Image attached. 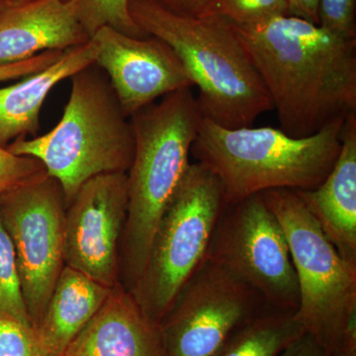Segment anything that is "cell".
I'll use <instances>...</instances> for the list:
<instances>
[{
	"instance_id": "16",
	"label": "cell",
	"mask_w": 356,
	"mask_h": 356,
	"mask_svg": "<svg viewBox=\"0 0 356 356\" xmlns=\"http://www.w3.org/2000/svg\"><path fill=\"white\" fill-rule=\"evenodd\" d=\"M96 57L97 47L90 39L65 51L50 67L0 88V146L6 147L21 138L36 136L42 107L51 89L84 67L95 65Z\"/></svg>"
},
{
	"instance_id": "4",
	"label": "cell",
	"mask_w": 356,
	"mask_h": 356,
	"mask_svg": "<svg viewBox=\"0 0 356 356\" xmlns=\"http://www.w3.org/2000/svg\"><path fill=\"white\" fill-rule=\"evenodd\" d=\"M346 118L304 138L280 128H225L203 118L191 154L221 182L226 207L275 189L312 191L336 163Z\"/></svg>"
},
{
	"instance_id": "21",
	"label": "cell",
	"mask_w": 356,
	"mask_h": 356,
	"mask_svg": "<svg viewBox=\"0 0 356 356\" xmlns=\"http://www.w3.org/2000/svg\"><path fill=\"white\" fill-rule=\"evenodd\" d=\"M203 14L218 16L233 26L254 24L289 15L286 0H211Z\"/></svg>"
},
{
	"instance_id": "1",
	"label": "cell",
	"mask_w": 356,
	"mask_h": 356,
	"mask_svg": "<svg viewBox=\"0 0 356 356\" xmlns=\"http://www.w3.org/2000/svg\"><path fill=\"white\" fill-rule=\"evenodd\" d=\"M231 26L266 86L281 131L309 137L356 112V39L292 15Z\"/></svg>"
},
{
	"instance_id": "26",
	"label": "cell",
	"mask_w": 356,
	"mask_h": 356,
	"mask_svg": "<svg viewBox=\"0 0 356 356\" xmlns=\"http://www.w3.org/2000/svg\"><path fill=\"white\" fill-rule=\"evenodd\" d=\"M280 356H334L310 334L304 332Z\"/></svg>"
},
{
	"instance_id": "7",
	"label": "cell",
	"mask_w": 356,
	"mask_h": 356,
	"mask_svg": "<svg viewBox=\"0 0 356 356\" xmlns=\"http://www.w3.org/2000/svg\"><path fill=\"white\" fill-rule=\"evenodd\" d=\"M225 209L216 175L202 163H191L154 232L144 273L130 291L156 324L207 257Z\"/></svg>"
},
{
	"instance_id": "31",
	"label": "cell",
	"mask_w": 356,
	"mask_h": 356,
	"mask_svg": "<svg viewBox=\"0 0 356 356\" xmlns=\"http://www.w3.org/2000/svg\"><path fill=\"white\" fill-rule=\"evenodd\" d=\"M8 1H10V2H18V1H22V0H8Z\"/></svg>"
},
{
	"instance_id": "14",
	"label": "cell",
	"mask_w": 356,
	"mask_h": 356,
	"mask_svg": "<svg viewBox=\"0 0 356 356\" xmlns=\"http://www.w3.org/2000/svg\"><path fill=\"white\" fill-rule=\"evenodd\" d=\"M60 356H165L159 325L119 283Z\"/></svg>"
},
{
	"instance_id": "3",
	"label": "cell",
	"mask_w": 356,
	"mask_h": 356,
	"mask_svg": "<svg viewBox=\"0 0 356 356\" xmlns=\"http://www.w3.org/2000/svg\"><path fill=\"white\" fill-rule=\"evenodd\" d=\"M191 88L163 96L130 117L135 152L120 243L122 285L128 291L144 273L156 227L191 163L203 119Z\"/></svg>"
},
{
	"instance_id": "30",
	"label": "cell",
	"mask_w": 356,
	"mask_h": 356,
	"mask_svg": "<svg viewBox=\"0 0 356 356\" xmlns=\"http://www.w3.org/2000/svg\"><path fill=\"white\" fill-rule=\"evenodd\" d=\"M8 2V0H0V13H1L2 9L7 6Z\"/></svg>"
},
{
	"instance_id": "23",
	"label": "cell",
	"mask_w": 356,
	"mask_h": 356,
	"mask_svg": "<svg viewBox=\"0 0 356 356\" xmlns=\"http://www.w3.org/2000/svg\"><path fill=\"white\" fill-rule=\"evenodd\" d=\"M0 356H48L34 327L0 318Z\"/></svg>"
},
{
	"instance_id": "24",
	"label": "cell",
	"mask_w": 356,
	"mask_h": 356,
	"mask_svg": "<svg viewBox=\"0 0 356 356\" xmlns=\"http://www.w3.org/2000/svg\"><path fill=\"white\" fill-rule=\"evenodd\" d=\"M318 16L325 29L356 39V0H318Z\"/></svg>"
},
{
	"instance_id": "6",
	"label": "cell",
	"mask_w": 356,
	"mask_h": 356,
	"mask_svg": "<svg viewBox=\"0 0 356 356\" xmlns=\"http://www.w3.org/2000/svg\"><path fill=\"white\" fill-rule=\"evenodd\" d=\"M262 195L291 252L299 288L295 318L332 355L356 350V264L339 254L296 191L275 189Z\"/></svg>"
},
{
	"instance_id": "5",
	"label": "cell",
	"mask_w": 356,
	"mask_h": 356,
	"mask_svg": "<svg viewBox=\"0 0 356 356\" xmlns=\"http://www.w3.org/2000/svg\"><path fill=\"white\" fill-rule=\"evenodd\" d=\"M70 79L69 100L57 125L6 147L17 156L38 159L62 186L67 207L91 178L127 173L135 152L132 123L105 72L95 64Z\"/></svg>"
},
{
	"instance_id": "28",
	"label": "cell",
	"mask_w": 356,
	"mask_h": 356,
	"mask_svg": "<svg viewBox=\"0 0 356 356\" xmlns=\"http://www.w3.org/2000/svg\"><path fill=\"white\" fill-rule=\"evenodd\" d=\"M289 15L296 16L318 25V0H286Z\"/></svg>"
},
{
	"instance_id": "2",
	"label": "cell",
	"mask_w": 356,
	"mask_h": 356,
	"mask_svg": "<svg viewBox=\"0 0 356 356\" xmlns=\"http://www.w3.org/2000/svg\"><path fill=\"white\" fill-rule=\"evenodd\" d=\"M130 13L147 36L168 44L184 65L203 118L225 128L252 126L273 103L250 56L226 21L189 15L156 0H130Z\"/></svg>"
},
{
	"instance_id": "17",
	"label": "cell",
	"mask_w": 356,
	"mask_h": 356,
	"mask_svg": "<svg viewBox=\"0 0 356 356\" xmlns=\"http://www.w3.org/2000/svg\"><path fill=\"white\" fill-rule=\"evenodd\" d=\"M111 290L65 266L35 330L48 356L64 353L106 301Z\"/></svg>"
},
{
	"instance_id": "11",
	"label": "cell",
	"mask_w": 356,
	"mask_h": 356,
	"mask_svg": "<svg viewBox=\"0 0 356 356\" xmlns=\"http://www.w3.org/2000/svg\"><path fill=\"white\" fill-rule=\"evenodd\" d=\"M127 211V173L88 180L65 211V266L108 288L121 283L120 243Z\"/></svg>"
},
{
	"instance_id": "20",
	"label": "cell",
	"mask_w": 356,
	"mask_h": 356,
	"mask_svg": "<svg viewBox=\"0 0 356 356\" xmlns=\"http://www.w3.org/2000/svg\"><path fill=\"white\" fill-rule=\"evenodd\" d=\"M0 318H9L33 327L24 299L16 264L13 242L0 220Z\"/></svg>"
},
{
	"instance_id": "13",
	"label": "cell",
	"mask_w": 356,
	"mask_h": 356,
	"mask_svg": "<svg viewBox=\"0 0 356 356\" xmlns=\"http://www.w3.org/2000/svg\"><path fill=\"white\" fill-rule=\"evenodd\" d=\"M90 37L64 0L10 2L0 13V65L14 64L48 51H67Z\"/></svg>"
},
{
	"instance_id": "27",
	"label": "cell",
	"mask_w": 356,
	"mask_h": 356,
	"mask_svg": "<svg viewBox=\"0 0 356 356\" xmlns=\"http://www.w3.org/2000/svg\"><path fill=\"white\" fill-rule=\"evenodd\" d=\"M156 1L175 13L201 15L205 13L211 0H156Z\"/></svg>"
},
{
	"instance_id": "12",
	"label": "cell",
	"mask_w": 356,
	"mask_h": 356,
	"mask_svg": "<svg viewBox=\"0 0 356 356\" xmlns=\"http://www.w3.org/2000/svg\"><path fill=\"white\" fill-rule=\"evenodd\" d=\"M95 65L108 77L130 118L159 98L193 86L172 49L156 37L129 36L104 26L93 34Z\"/></svg>"
},
{
	"instance_id": "15",
	"label": "cell",
	"mask_w": 356,
	"mask_h": 356,
	"mask_svg": "<svg viewBox=\"0 0 356 356\" xmlns=\"http://www.w3.org/2000/svg\"><path fill=\"white\" fill-rule=\"evenodd\" d=\"M296 193L339 254L356 264V112L344 123L331 172L316 188Z\"/></svg>"
},
{
	"instance_id": "19",
	"label": "cell",
	"mask_w": 356,
	"mask_h": 356,
	"mask_svg": "<svg viewBox=\"0 0 356 356\" xmlns=\"http://www.w3.org/2000/svg\"><path fill=\"white\" fill-rule=\"evenodd\" d=\"M74 8L77 20L89 37L104 26L129 36L143 38L147 35L140 29L129 8L130 0H64Z\"/></svg>"
},
{
	"instance_id": "18",
	"label": "cell",
	"mask_w": 356,
	"mask_h": 356,
	"mask_svg": "<svg viewBox=\"0 0 356 356\" xmlns=\"http://www.w3.org/2000/svg\"><path fill=\"white\" fill-rule=\"evenodd\" d=\"M304 332L295 312L268 308L236 332L219 356H280Z\"/></svg>"
},
{
	"instance_id": "9",
	"label": "cell",
	"mask_w": 356,
	"mask_h": 356,
	"mask_svg": "<svg viewBox=\"0 0 356 356\" xmlns=\"http://www.w3.org/2000/svg\"><path fill=\"white\" fill-rule=\"evenodd\" d=\"M252 287L206 257L159 323L165 356H219L268 309Z\"/></svg>"
},
{
	"instance_id": "8",
	"label": "cell",
	"mask_w": 356,
	"mask_h": 356,
	"mask_svg": "<svg viewBox=\"0 0 356 356\" xmlns=\"http://www.w3.org/2000/svg\"><path fill=\"white\" fill-rule=\"evenodd\" d=\"M207 257L259 293L269 308H298V281L286 236L262 193L226 207Z\"/></svg>"
},
{
	"instance_id": "29",
	"label": "cell",
	"mask_w": 356,
	"mask_h": 356,
	"mask_svg": "<svg viewBox=\"0 0 356 356\" xmlns=\"http://www.w3.org/2000/svg\"><path fill=\"white\" fill-rule=\"evenodd\" d=\"M334 356H356V350L341 351V353H337V355Z\"/></svg>"
},
{
	"instance_id": "25",
	"label": "cell",
	"mask_w": 356,
	"mask_h": 356,
	"mask_svg": "<svg viewBox=\"0 0 356 356\" xmlns=\"http://www.w3.org/2000/svg\"><path fill=\"white\" fill-rule=\"evenodd\" d=\"M64 53L65 51H48L14 64L0 65V83L36 74L57 62Z\"/></svg>"
},
{
	"instance_id": "10",
	"label": "cell",
	"mask_w": 356,
	"mask_h": 356,
	"mask_svg": "<svg viewBox=\"0 0 356 356\" xmlns=\"http://www.w3.org/2000/svg\"><path fill=\"white\" fill-rule=\"evenodd\" d=\"M65 211L62 186L49 175L0 196V220L13 242L35 330L65 267Z\"/></svg>"
},
{
	"instance_id": "22",
	"label": "cell",
	"mask_w": 356,
	"mask_h": 356,
	"mask_svg": "<svg viewBox=\"0 0 356 356\" xmlns=\"http://www.w3.org/2000/svg\"><path fill=\"white\" fill-rule=\"evenodd\" d=\"M48 175L38 159L17 156L0 146V196Z\"/></svg>"
}]
</instances>
